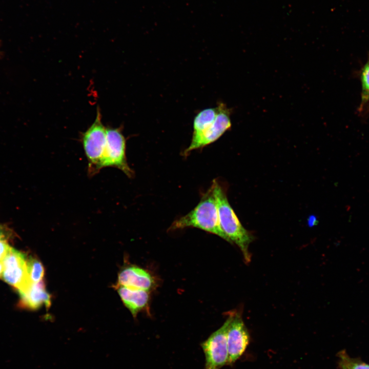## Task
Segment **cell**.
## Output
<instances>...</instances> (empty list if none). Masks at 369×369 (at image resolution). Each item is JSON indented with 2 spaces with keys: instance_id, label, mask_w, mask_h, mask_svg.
I'll list each match as a JSON object with an SVG mask.
<instances>
[{
  "instance_id": "8992f818",
  "label": "cell",
  "mask_w": 369,
  "mask_h": 369,
  "mask_svg": "<svg viewBox=\"0 0 369 369\" xmlns=\"http://www.w3.org/2000/svg\"><path fill=\"white\" fill-rule=\"evenodd\" d=\"M26 255L11 247L2 262V279L17 290L19 294L26 293L32 283L27 268Z\"/></svg>"
},
{
  "instance_id": "6da1fadb",
  "label": "cell",
  "mask_w": 369,
  "mask_h": 369,
  "mask_svg": "<svg viewBox=\"0 0 369 369\" xmlns=\"http://www.w3.org/2000/svg\"><path fill=\"white\" fill-rule=\"evenodd\" d=\"M230 116V109L223 102L218 104L217 109H210L200 114L194 121L191 142L184 154L219 138L231 127Z\"/></svg>"
},
{
  "instance_id": "5bb4252c",
  "label": "cell",
  "mask_w": 369,
  "mask_h": 369,
  "mask_svg": "<svg viewBox=\"0 0 369 369\" xmlns=\"http://www.w3.org/2000/svg\"><path fill=\"white\" fill-rule=\"evenodd\" d=\"M362 92L360 109L369 101V58L361 72Z\"/></svg>"
},
{
  "instance_id": "7a4b0ae2",
  "label": "cell",
  "mask_w": 369,
  "mask_h": 369,
  "mask_svg": "<svg viewBox=\"0 0 369 369\" xmlns=\"http://www.w3.org/2000/svg\"><path fill=\"white\" fill-rule=\"evenodd\" d=\"M194 227L215 234L231 243L221 228L217 200L213 184L191 211L175 220L170 230Z\"/></svg>"
},
{
  "instance_id": "7c38bea8",
  "label": "cell",
  "mask_w": 369,
  "mask_h": 369,
  "mask_svg": "<svg viewBox=\"0 0 369 369\" xmlns=\"http://www.w3.org/2000/svg\"><path fill=\"white\" fill-rule=\"evenodd\" d=\"M27 268L29 279L32 284L42 280L45 269L40 261L31 256L27 258Z\"/></svg>"
},
{
  "instance_id": "8fae6325",
  "label": "cell",
  "mask_w": 369,
  "mask_h": 369,
  "mask_svg": "<svg viewBox=\"0 0 369 369\" xmlns=\"http://www.w3.org/2000/svg\"><path fill=\"white\" fill-rule=\"evenodd\" d=\"M116 287L124 304L134 317L147 305L149 299L148 291L120 285Z\"/></svg>"
},
{
  "instance_id": "52a82bcc",
  "label": "cell",
  "mask_w": 369,
  "mask_h": 369,
  "mask_svg": "<svg viewBox=\"0 0 369 369\" xmlns=\"http://www.w3.org/2000/svg\"><path fill=\"white\" fill-rule=\"evenodd\" d=\"M231 319L232 314L219 329L201 344L205 356V369H221L228 364L227 333Z\"/></svg>"
},
{
  "instance_id": "4fadbf2b",
  "label": "cell",
  "mask_w": 369,
  "mask_h": 369,
  "mask_svg": "<svg viewBox=\"0 0 369 369\" xmlns=\"http://www.w3.org/2000/svg\"><path fill=\"white\" fill-rule=\"evenodd\" d=\"M339 364L341 369H369V364L362 360L350 357L345 351L338 354Z\"/></svg>"
},
{
  "instance_id": "2e32d148",
  "label": "cell",
  "mask_w": 369,
  "mask_h": 369,
  "mask_svg": "<svg viewBox=\"0 0 369 369\" xmlns=\"http://www.w3.org/2000/svg\"><path fill=\"white\" fill-rule=\"evenodd\" d=\"M11 247L7 240H0V262H2Z\"/></svg>"
},
{
  "instance_id": "5b68a950",
  "label": "cell",
  "mask_w": 369,
  "mask_h": 369,
  "mask_svg": "<svg viewBox=\"0 0 369 369\" xmlns=\"http://www.w3.org/2000/svg\"><path fill=\"white\" fill-rule=\"evenodd\" d=\"M83 147L88 161L90 176L96 173V168L103 154L107 140V128L101 122L99 110L94 122L81 135Z\"/></svg>"
},
{
  "instance_id": "ba28073f",
  "label": "cell",
  "mask_w": 369,
  "mask_h": 369,
  "mask_svg": "<svg viewBox=\"0 0 369 369\" xmlns=\"http://www.w3.org/2000/svg\"><path fill=\"white\" fill-rule=\"evenodd\" d=\"M250 341L249 332L238 312L232 314L227 333L228 364H233L245 351Z\"/></svg>"
},
{
  "instance_id": "277c9868",
  "label": "cell",
  "mask_w": 369,
  "mask_h": 369,
  "mask_svg": "<svg viewBox=\"0 0 369 369\" xmlns=\"http://www.w3.org/2000/svg\"><path fill=\"white\" fill-rule=\"evenodd\" d=\"M126 140L120 128H107L105 150L96 168V173L105 167L119 169L131 178L134 172L129 166L126 155Z\"/></svg>"
},
{
  "instance_id": "9a60e30c",
  "label": "cell",
  "mask_w": 369,
  "mask_h": 369,
  "mask_svg": "<svg viewBox=\"0 0 369 369\" xmlns=\"http://www.w3.org/2000/svg\"><path fill=\"white\" fill-rule=\"evenodd\" d=\"M13 233L7 225L0 223V240H7L12 238Z\"/></svg>"
},
{
  "instance_id": "9c48e42d",
  "label": "cell",
  "mask_w": 369,
  "mask_h": 369,
  "mask_svg": "<svg viewBox=\"0 0 369 369\" xmlns=\"http://www.w3.org/2000/svg\"><path fill=\"white\" fill-rule=\"evenodd\" d=\"M118 285L149 291L153 287L154 281L146 270L136 266H129L119 273Z\"/></svg>"
},
{
  "instance_id": "e0dca14e",
  "label": "cell",
  "mask_w": 369,
  "mask_h": 369,
  "mask_svg": "<svg viewBox=\"0 0 369 369\" xmlns=\"http://www.w3.org/2000/svg\"><path fill=\"white\" fill-rule=\"evenodd\" d=\"M3 270V265L2 262H0V278H2V274Z\"/></svg>"
},
{
  "instance_id": "3957f363",
  "label": "cell",
  "mask_w": 369,
  "mask_h": 369,
  "mask_svg": "<svg viewBox=\"0 0 369 369\" xmlns=\"http://www.w3.org/2000/svg\"><path fill=\"white\" fill-rule=\"evenodd\" d=\"M212 184L216 198L221 228L231 243L233 242L239 248L245 262L249 263L251 254L249 247L254 237L241 224L228 201L224 190L216 180L213 181Z\"/></svg>"
},
{
  "instance_id": "30bf717a",
  "label": "cell",
  "mask_w": 369,
  "mask_h": 369,
  "mask_svg": "<svg viewBox=\"0 0 369 369\" xmlns=\"http://www.w3.org/2000/svg\"><path fill=\"white\" fill-rule=\"evenodd\" d=\"M21 307L36 310L44 305L49 308L51 304V296L46 290L44 280L33 283L28 291L19 294Z\"/></svg>"
}]
</instances>
